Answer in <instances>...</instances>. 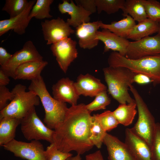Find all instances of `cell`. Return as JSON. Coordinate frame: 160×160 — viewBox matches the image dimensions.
<instances>
[{
  "mask_svg": "<svg viewBox=\"0 0 160 160\" xmlns=\"http://www.w3.org/2000/svg\"><path fill=\"white\" fill-rule=\"evenodd\" d=\"M90 113L84 103L68 108L64 120L54 130L53 143L59 150L81 155L93 148L89 137Z\"/></svg>",
  "mask_w": 160,
  "mask_h": 160,
  "instance_id": "obj_1",
  "label": "cell"
},
{
  "mask_svg": "<svg viewBox=\"0 0 160 160\" xmlns=\"http://www.w3.org/2000/svg\"><path fill=\"white\" fill-rule=\"evenodd\" d=\"M28 89L34 92L40 99L45 111L44 121L46 126L54 129L65 119L68 109L66 103L50 95L41 76L31 81Z\"/></svg>",
  "mask_w": 160,
  "mask_h": 160,
  "instance_id": "obj_2",
  "label": "cell"
},
{
  "mask_svg": "<svg viewBox=\"0 0 160 160\" xmlns=\"http://www.w3.org/2000/svg\"><path fill=\"white\" fill-rule=\"evenodd\" d=\"M109 66L126 68L136 74L149 77L154 86L160 84V54L131 59L113 51L108 57Z\"/></svg>",
  "mask_w": 160,
  "mask_h": 160,
  "instance_id": "obj_3",
  "label": "cell"
},
{
  "mask_svg": "<svg viewBox=\"0 0 160 160\" xmlns=\"http://www.w3.org/2000/svg\"><path fill=\"white\" fill-rule=\"evenodd\" d=\"M108 91L112 97L120 104L135 103L130 95L129 85L134 82L136 74L124 67L109 66L103 69Z\"/></svg>",
  "mask_w": 160,
  "mask_h": 160,
  "instance_id": "obj_4",
  "label": "cell"
},
{
  "mask_svg": "<svg viewBox=\"0 0 160 160\" xmlns=\"http://www.w3.org/2000/svg\"><path fill=\"white\" fill-rule=\"evenodd\" d=\"M25 86L16 85L12 91L14 97L10 103L0 110V119L13 117L22 119L36 106L39 105L40 100L33 92L26 91Z\"/></svg>",
  "mask_w": 160,
  "mask_h": 160,
  "instance_id": "obj_5",
  "label": "cell"
},
{
  "mask_svg": "<svg viewBox=\"0 0 160 160\" xmlns=\"http://www.w3.org/2000/svg\"><path fill=\"white\" fill-rule=\"evenodd\" d=\"M129 90L132 94L138 112V118L134 126L130 128L136 135L151 145L156 123L154 118L139 92L132 84L129 85Z\"/></svg>",
  "mask_w": 160,
  "mask_h": 160,
  "instance_id": "obj_6",
  "label": "cell"
},
{
  "mask_svg": "<svg viewBox=\"0 0 160 160\" xmlns=\"http://www.w3.org/2000/svg\"><path fill=\"white\" fill-rule=\"evenodd\" d=\"M20 124L21 132L28 140H42L53 143L55 131L41 121L36 114L35 107L22 119Z\"/></svg>",
  "mask_w": 160,
  "mask_h": 160,
  "instance_id": "obj_7",
  "label": "cell"
},
{
  "mask_svg": "<svg viewBox=\"0 0 160 160\" xmlns=\"http://www.w3.org/2000/svg\"><path fill=\"white\" fill-rule=\"evenodd\" d=\"M2 146L17 157L28 160H47L44 146L39 140L27 143L14 139Z\"/></svg>",
  "mask_w": 160,
  "mask_h": 160,
  "instance_id": "obj_8",
  "label": "cell"
},
{
  "mask_svg": "<svg viewBox=\"0 0 160 160\" xmlns=\"http://www.w3.org/2000/svg\"><path fill=\"white\" fill-rule=\"evenodd\" d=\"M160 54V34L148 36L139 40L129 41L125 57L137 59Z\"/></svg>",
  "mask_w": 160,
  "mask_h": 160,
  "instance_id": "obj_9",
  "label": "cell"
},
{
  "mask_svg": "<svg viewBox=\"0 0 160 160\" xmlns=\"http://www.w3.org/2000/svg\"><path fill=\"white\" fill-rule=\"evenodd\" d=\"M43 58L33 42L29 40L25 43L21 49L12 55L7 64L0 68L14 79L15 71L20 65L28 62L42 61Z\"/></svg>",
  "mask_w": 160,
  "mask_h": 160,
  "instance_id": "obj_10",
  "label": "cell"
},
{
  "mask_svg": "<svg viewBox=\"0 0 160 160\" xmlns=\"http://www.w3.org/2000/svg\"><path fill=\"white\" fill-rule=\"evenodd\" d=\"M77 42L70 37L51 44L50 49L60 69L66 73L69 66L77 57Z\"/></svg>",
  "mask_w": 160,
  "mask_h": 160,
  "instance_id": "obj_11",
  "label": "cell"
},
{
  "mask_svg": "<svg viewBox=\"0 0 160 160\" xmlns=\"http://www.w3.org/2000/svg\"><path fill=\"white\" fill-rule=\"evenodd\" d=\"M42 31L47 44H52L68 37L75 31L63 19L58 17L51 20H47L41 23Z\"/></svg>",
  "mask_w": 160,
  "mask_h": 160,
  "instance_id": "obj_12",
  "label": "cell"
},
{
  "mask_svg": "<svg viewBox=\"0 0 160 160\" xmlns=\"http://www.w3.org/2000/svg\"><path fill=\"white\" fill-rule=\"evenodd\" d=\"M36 1L31 0L24 11L19 15L12 18L0 21V36L7 33L10 30L19 35L25 32L26 29L31 20L29 16Z\"/></svg>",
  "mask_w": 160,
  "mask_h": 160,
  "instance_id": "obj_13",
  "label": "cell"
},
{
  "mask_svg": "<svg viewBox=\"0 0 160 160\" xmlns=\"http://www.w3.org/2000/svg\"><path fill=\"white\" fill-rule=\"evenodd\" d=\"M53 97L63 103H68L71 105H77L79 98L74 84V82L68 78L59 80L52 87Z\"/></svg>",
  "mask_w": 160,
  "mask_h": 160,
  "instance_id": "obj_14",
  "label": "cell"
},
{
  "mask_svg": "<svg viewBox=\"0 0 160 160\" xmlns=\"http://www.w3.org/2000/svg\"><path fill=\"white\" fill-rule=\"evenodd\" d=\"M74 84L79 96L95 97L100 92L107 90L106 86L100 79L89 73L79 75Z\"/></svg>",
  "mask_w": 160,
  "mask_h": 160,
  "instance_id": "obj_15",
  "label": "cell"
},
{
  "mask_svg": "<svg viewBox=\"0 0 160 160\" xmlns=\"http://www.w3.org/2000/svg\"><path fill=\"white\" fill-rule=\"evenodd\" d=\"M58 9L61 14L70 15V18L67 19L66 22L70 26L76 28L83 23L89 22L90 16L92 14L81 6L76 5L72 0L70 3L63 0L62 3L58 4Z\"/></svg>",
  "mask_w": 160,
  "mask_h": 160,
  "instance_id": "obj_16",
  "label": "cell"
},
{
  "mask_svg": "<svg viewBox=\"0 0 160 160\" xmlns=\"http://www.w3.org/2000/svg\"><path fill=\"white\" fill-rule=\"evenodd\" d=\"M100 21L83 23L76 28V34L81 48L91 49L97 45L99 41L96 39V34Z\"/></svg>",
  "mask_w": 160,
  "mask_h": 160,
  "instance_id": "obj_17",
  "label": "cell"
},
{
  "mask_svg": "<svg viewBox=\"0 0 160 160\" xmlns=\"http://www.w3.org/2000/svg\"><path fill=\"white\" fill-rule=\"evenodd\" d=\"M103 143L107 148L108 160H135L124 142L116 137L107 133Z\"/></svg>",
  "mask_w": 160,
  "mask_h": 160,
  "instance_id": "obj_18",
  "label": "cell"
},
{
  "mask_svg": "<svg viewBox=\"0 0 160 160\" xmlns=\"http://www.w3.org/2000/svg\"><path fill=\"white\" fill-rule=\"evenodd\" d=\"M124 142L135 160H152L149 145L145 141L135 134L130 128L125 129Z\"/></svg>",
  "mask_w": 160,
  "mask_h": 160,
  "instance_id": "obj_19",
  "label": "cell"
},
{
  "mask_svg": "<svg viewBox=\"0 0 160 160\" xmlns=\"http://www.w3.org/2000/svg\"><path fill=\"white\" fill-rule=\"evenodd\" d=\"M96 38L104 43V52L111 50L125 56L129 42L128 39L119 36L109 30L104 29L97 32Z\"/></svg>",
  "mask_w": 160,
  "mask_h": 160,
  "instance_id": "obj_20",
  "label": "cell"
},
{
  "mask_svg": "<svg viewBox=\"0 0 160 160\" xmlns=\"http://www.w3.org/2000/svg\"><path fill=\"white\" fill-rule=\"evenodd\" d=\"M46 61L28 62L20 65L16 69L14 79L32 81L41 76V73L48 64Z\"/></svg>",
  "mask_w": 160,
  "mask_h": 160,
  "instance_id": "obj_21",
  "label": "cell"
},
{
  "mask_svg": "<svg viewBox=\"0 0 160 160\" xmlns=\"http://www.w3.org/2000/svg\"><path fill=\"white\" fill-rule=\"evenodd\" d=\"M159 28V22L147 18L136 24L131 30L127 39L137 41L158 33Z\"/></svg>",
  "mask_w": 160,
  "mask_h": 160,
  "instance_id": "obj_22",
  "label": "cell"
},
{
  "mask_svg": "<svg viewBox=\"0 0 160 160\" xmlns=\"http://www.w3.org/2000/svg\"><path fill=\"white\" fill-rule=\"evenodd\" d=\"M136 25L135 21L128 15L122 19L118 21H113L110 24H105L101 21L100 28L108 29L119 36L127 39L130 31Z\"/></svg>",
  "mask_w": 160,
  "mask_h": 160,
  "instance_id": "obj_23",
  "label": "cell"
},
{
  "mask_svg": "<svg viewBox=\"0 0 160 160\" xmlns=\"http://www.w3.org/2000/svg\"><path fill=\"white\" fill-rule=\"evenodd\" d=\"M22 119L5 117L0 119V145L6 144L15 137L16 129L21 123Z\"/></svg>",
  "mask_w": 160,
  "mask_h": 160,
  "instance_id": "obj_24",
  "label": "cell"
},
{
  "mask_svg": "<svg viewBox=\"0 0 160 160\" xmlns=\"http://www.w3.org/2000/svg\"><path fill=\"white\" fill-rule=\"evenodd\" d=\"M122 15H129L138 22L148 18L145 8L141 0H126L122 9Z\"/></svg>",
  "mask_w": 160,
  "mask_h": 160,
  "instance_id": "obj_25",
  "label": "cell"
},
{
  "mask_svg": "<svg viewBox=\"0 0 160 160\" xmlns=\"http://www.w3.org/2000/svg\"><path fill=\"white\" fill-rule=\"evenodd\" d=\"M135 103L120 104L113 113L119 124L128 126L132 122L137 113Z\"/></svg>",
  "mask_w": 160,
  "mask_h": 160,
  "instance_id": "obj_26",
  "label": "cell"
},
{
  "mask_svg": "<svg viewBox=\"0 0 160 160\" xmlns=\"http://www.w3.org/2000/svg\"><path fill=\"white\" fill-rule=\"evenodd\" d=\"M53 0H37L32 7L29 17L38 19L50 18L52 17L50 14V6Z\"/></svg>",
  "mask_w": 160,
  "mask_h": 160,
  "instance_id": "obj_27",
  "label": "cell"
},
{
  "mask_svg": "<svg viewBox=\"0 0 160 160\" xmlns=\"http://www.w3.org/2000/svg\"><path fill=\"white\" fill-rule=\"evenodd\" d=\"M107 133L102 128L94 115L92 116L89 129V137L94 145L98 148H100Z\"/></svg>",
  "mask_w": 160,
  "mask_h": 160,
  "instance_id": "obj_28",
  "label": "cell"
},
{
  "mask_svg": "<svg viewBox=\"0 0 160 160\" xmlns=\"http://www.w3.org/2000/svg\"><path fill=\"white\" fill-rule=\"evenodd\" d=\"M97 11L98 14L102 11L108 14L115 13L123 8L124 0H95Z\"/></svg>",
  "mask_w": 160,
  "mask_h": 160,
  "instance_id": "obj_29",
  "label": "cell"
},
{
  "mask_svg": "<svg viewBox=\"0 0 160 160\" xmlns=\"http://www.w3.org/2000/svg\"><path fill=\"white\" fill-rule=\"evenodd\" d=\"M29 1L27 0H6L2 9L9 15L10 18L15 17L22 13L27 7Z\"/></svg>",
  "mask_w": 160,
  "mask_h": 160,
  "instance_id": "obj_30",
  "label": "cell"
},
{
  "mask_svg": "<svg viewBox=\"0 0 160 160\" xmlns=\"http://www.w3.org/2000/svg\"><path fill=\"white\" fill-rule=\"evenodd\" d=\"M94 115L103 129L106 132L116 128L119 124L113 112L109 110Z\"/></svg>",
  "mask_w": 160,
  "mask_h": 160,
  "instance_id": "obj_31",
  "label": "cell"
},
{
  "mask_svg": "<svg viewBox=\"0 0 160 160\" xmlns=\"http://www.w3.org/2000/svg\"><path fill=\"white\" fill-rule=\"evenodd\" d=\"M107 90L103 91L97 95L95 99L91 103L86 105L87 109L90 113L94 111L105 109L111 103Z\"/></svg>",
  "mask_w": 160,
  "mask_h": 160,
  "instance_id": "obj_32",
  "label": "cell"
},
{
  "mask_svg": "<svg viewBox=\"0 0 160 160\" xmlns=\"http://www.w3.org/2000/svg\"><path fill=\"white\" fill-rule=\"evenodd\" d=\"M148 18L160 22V2L155 0H141Z\"/></svg>",
  "mask_w": 160,
  "mask_h": 160,
  "instance_id": "obj_33",
  "label": "cell"
},
{
  "mask_svg": "<svg viewBox=\"0 0 160 160\" xmlns=\"http://www.w3.org/2000/svg\"><path fill=\"white\" fill-rule=\"evenodd\" d=\"M45 154L47 160H65L72 156L70 153L63 152L59 150L53 143L47 146Z\"/></svg>",
  "mask_w": 160,
  "mask_h": 160,
  "instance_id": "obj_34",
  "label": "cell"
},
{
  "mask_svg": "<svg viewBox=\"0 0 160 160\" xmlns=\"http://www.w3.org/2000/svg\"><path fill=\"white\" fill-rule=\"evenodd\" d=\"M151 151L152 160H160V123H156Z\"/></svg>",
  "mask_w": 160,
  "mask_h": 160,
  "instance_id": "obj_35",
  "label": "cell"
},
{
  "mask_svg": "<svg viewBox=\"0 0 160 160\" xmlns=\"http://www.w3.org/2000/svg\"><path fill=\"white\" fill-rule=\"evenodd\" d=\"M14 97L12 91L10 92L6 86H0V110H2L8 104V100L11 101Z\"/></svg>",
  "mask_w": 160,
  "mask_h": 160,
  "instance_id": "obj_36",
  "label": "cell"
},
{
  "mask_svg": "<svg viewBox=\"0 0 160 160\" xmlns=\"http://www.w3.org/2000/svg\"><path fill=\"white\" fill-rule=\"evenodd\" d=\"M75 1L77 5L81 6L92 14L97 11L95 0H75Z\"/></svg>",
  "mask_w": 160,
  "mask_h": 160,
  "instance_id": "obj_37",
  "label": "cell"
},
{
  "mask_svg": "<svg viewBox=\"0 0 160 160\" xmlns=\"http://www.w3.org/2000/svg\"><path fill=\"white\" fill-rule=\"evenodd\" d=\"M12 55L8 52L3 47H0V65L1 67L5 66L11 58Z\"/></svg>",
  "mask_w": 160,
  "mask_h": 160,
  "instance_id": "obj_38",
  "label": "cell"
},
{
  "mask_svg": "<svg viewBox=\"0 0 160 160\" xmlns=\"http://www.w3.org/2000/svg\"><path fill=\"white\" fill-rule=\"evenodd\" d=\"M134 82L142 85L152 83V80L149 77L141 74H136L134 76Z\"/></svg>",
  "mask_w": 160,
  "mask_h": 160,
  "instance_id": "obj_39",
  "label": "cell"
},
{
  "mask_svg": "<svg viewBox=\"0 0 160 160\" xmlns=\"http://www.w3.org/2000/svg\"><path fill=\"white\" fill-rule=\"evenodd\" d=\"M85 160H104L101 152L98 150L91 153L87 155Z\"/></svg>",
  "mask_w": 160,
  "mask_h": 160,
  "instance_id": "obj_40",
  "label": "cell"
},
{
  "mask_svg": "<svg viewBox=\"0 0 160 160\" xmlns=\"http://www.w3.org/2000/svg\"><path fill=\"white\" fill-rule=\"evenodd\" d=\"M9 76L0 68V86H6L10 82Z\"/></svg>",
  "mask_w": 160,
  "mask_h": 160,
  "instance_id": "obj_41",
  "label": "cell"
},
{
  "mask_svg": "<svg viewBox=\"0 0 160 160\" xmlns=\"http://www.w3.org/2000/svg\"><path fill=\"white\" fill-rule=\"evenodd\" d=\"M65 160H82L80 155L79 154L74 156H71Z\"/></svg>",
  "mask_w": 160,
  "mask_h": 160,
  "instance_id": "obj_42",
  "label": "cell"
},
{
  "mask_svg": "<svg viewBox=\"0 0 160 160\" xmlns=\"http://www.w3.org/2000/svg\"><path fill=\"white\" fill-rule=\"evenodd\" d=\"M159 32L158 33H159L160 34V22L159 23Z\"/></svg>",
  "mask_w": 160,
  "mask_h": 160,
  "instance_id": "obj_43",
  "label": "cell"
}]
</instances>
